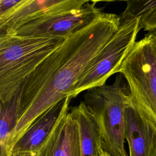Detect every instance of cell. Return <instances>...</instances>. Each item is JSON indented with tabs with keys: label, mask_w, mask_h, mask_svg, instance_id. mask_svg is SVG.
Instances as JSON below:
<instances>
[{
	"label": "cell",
	"mask_w": 156,
	"mask_h": 156,
	"mask_svg": "<svg viewBox=\"0 0 156 156\" xmlns=\"http://www.w3.org/2000/svg\"><path fill=\"white\" fill-rule=\"evenodd\" d=\"M151 156H156V144H155V148L151 154Z\"/></svg>",
	"instance_id": "obj_20"
},
{
	"label": "cell",
	"mask_w": 156,
	"mask_h": 156,
	"mask_svg": "<svg viewBox=\"0 0 156 156\" xmlns=\"http://www.w3.org/2000/svg\"><path fill=\"white\" fill-rule=\"evenodd\" d=\"M148 33L150 34H151V35H154V37H156V29H154L153 30H152V31H151V32H148Z\"/></svg>",
	"instance_id": "obj_19"
},
{
	"label": "cell",
	"mask_w": 156,
	"mask_h": 156,
	"mask_svg": "<svg viewBox=\"0 0 156 156\" xmlns=\"http://www.w3.org/2000/svg\"><path fill=\"white\" fill-rule=\"evenodd\" d=\"M97 2L89 1L81 7L43 16L24 24L12 34L66 39L90 24L102 13L96 7Z\"/></svg>",
	"instance_id": "obj_6"
},
{
	"label": "cell",
	"mask_w": 156,
	"mask_h": 156,
	"mask_svg": "<svg viewBox=\"0 0 156 156\" xmlns=\"http://www.w3.org/2000/svg\"><path fill=\"white\" fill-rule=\"evenodd\" d=\"M11 156H40L38 151L35 152H23L12 154Z\"/></svg>",
	"instance_id": "obj_17"
},
{
	"label": "cell",
	"mask_w": 156,
	"mask_h": 156,
	"mask_svg": "<svg viewBox=\"0 0 156 156\" xmlns=\"http://www.w3.org/2000/svg\"><path fill=\"white\" fill-rule=\"evenodd\" d=\"M20 0H0V16H2L16 5Z\"/></svg>",
	"instance_id": "obj_16"
},
{
	"label": "cell",
	"mask_w": 156,
	"mask_h": 156,
	"mask_svg": "<svg viewBox=\"0 0 156 156\" xmlns=\"http://www.w3.org/2000/svg\"><path fill=\"white\" fill-rule=\"evenodd\" d=\"M68 109H69V105L65 108L52 131L40 147L38 152L40 156L61 155L63 132V116L65 112Z\"/></svg>",
	"instance_id": "obj_13"
},
{
	"label": "cell",
	"mask_w": 156,
	"mask_h": 156,
	"mask_svg": "<svg viewBox=\"0 0 156 156\" xmlns=\"http://www.w3.org/2000/svg\"><path fill=\"white\" fill-rule=\"evenodd\" d=\"M140 29V18L121 20L118 30L96 56L91 67L77 82L69 96L75 98L83 91L102 86L111 75L118 73L120 65L136 42Z\"/></svg>",
	"instance_id": "obj_5"
},
{
	"label": "cell",
	"mask_w": 156,
	"mask_h": 156,
	"mask_svg": "<svg viewBox=\"0 0 156 156\" xmlns=\"http://www.w3.org/2000/svg\"><path fill=\"white\" fill-rule=\"evenodd\" d=\"M99 156H110L109 154H108L107 152H105V151H103V149H102L100 151V153H99Z\"/></svg>",
	"instance_id": "obj_18"
},
{
	"label": "cell",
	"mask_w": 156,
	"mask_h": 156,
	"mask_svg": "<svg viewBox=\"0 0 156 156\" xmlns=\"http://www.w3.org/2000/svg\"><path fill=\"white\" fill-rule=\"evenodd\" d=\"M65 40L63 38L0 35V100L17 94L26 78Z\"/></svg>",
	"instance_id": "obj_2"
},
{
	"label": "cell",
	"mask_w": 156,
	"mask_h": 156,
	"mask_svg": "<svg viewBox=\"0 0 156 156\" xmlns=\"http://www.w3.org/2000/svg\"><path fill=\"white\" fill-rule=\"evenodd\" d=\"M19 93L10 100L0 102V156H11L12 140L18 121Z\"/></svg>",
	"instance_id": "obj_11"
},
{
	"label": "cell",
	"mask_w": 156,
	"mask_h": 156,
	"mask_svg": "<svg viewBox=\"0 0 156 156\" xmlns=\"http://www.w3.org/2000/svg\"><path fill=\"white\" fill-rule=\"evenodd\" d=\"M156 8V0H132L127 1L125 10L120 16L121 20L140 18L144 20Z\"/></svg>",
	"instance_id": "obj_14"
},
{
	"label": "cell",
	"mask_w": 156,
	"mask_h": 156,
	"mask_svg": "<svg viewBox=\"0 0 156 156\" xmlns=\"http://www.w3.org/2000/svg\"><path fill=\"white\" fill-rule=\"evenodd\" d=\"M140 27L149 32L156 29V8L144 20L140 22Z\"/></svg>",
	"instance_id": "obj_15"
},
{
	"label": "cell",
	"mask_w": 156,
	"mask_h": 156,
	"mask_svg": "<svg viewBox=\"0 0 156 156\" xmlns=\"http://www.w3.org/2000/svg\"><path fill=\"white\" fill-rule=\"evenodd\" d=\"M118 73L126 80L139 112L156 126V37L147 33L136 41Z\"/></svg>",
	"instance_id": "obj_4"
},
{
	"label": "cell",
	"mask_w": 156,
	"mask_h": 156,
	"mask_svg": "<svg viewBox=\"0 0 156 156\" xmlns=\"http://www.w3.org/2000/svg\"><path fill=\"white\" fill-rule=\"evenodd\" d=\"M79 124L80 156H99L101 140L97 124L83 101L69 112Z\"/></svg>",
	"instance_id": "obj_10"
},
{
	"label": "cell",
	"mask_w": 156,
	"mask_h": 156,
	"mask_svg": "<svg viewBox=\"0 0 156 156\" xmlns=\"http://www.w3.org/2000/svg\"><path fill=\"white\" fill-rule=\"evenodd\" d=\"M72 98L66 96L43 113L15 144L12 154L38 151Z\"/></svg>",
	"instance_id": "obj_9"
},
{
	"label": "cell",
	"mask_w": 156,
	"mask_h": 156,
	"mask_svg": "<svg viewBox=\"0 0 156 156\" xmlns=\"http://www.w3.org/2000/svg\"><path fill=\"white\" fill-rule=\"evenodd\" d=\"M120 16L101 13L90 24L66 38L26 78L19 93L16 143L47 110L69 96L118 30Z\"/></svg>",
	"instance_id": "obj_1"
},
{
	"label": "cell",
	"mask_w": 156,
	"mask_h": 156,
	"mask_svg": "<svg viewBox=\"0 0 156 156\" xmlns=\"http://www.w3.org/2000/svg\"><path fill=\"white\" fill-rule=\"evenodd\" d=\"M122 76L119 73L113 84L94 87L83 96L97 124L102 149L110 156H129L124 146L125 108L130 94Z\"/></svg>",
	"instance_id": "obj_3"
},
{
	"label": "cell",
	"mask_w": 156,
	"mask_h": 156,
	"mask_svg": "<svg viewBox=\"0 0 156 156\" xmlns=\"http://www.w3.org/2000/svg\"><path fill=\"white\" fill-rule=\"evenodd\" d=\"M60 156H80V132L76 119L66 110L63 116V132Z\"/></svg>",
	"instance_id": "obj_12"
},
{
	"label": "cell",
	"mask_w": 156,
	"mask_h": 156,
	"mask_svg": "<svg viewBox=\"0 0 156 156\" xmlns=\"http://www.w3.org/2000/svg\"><path fill=\"white\" fill-rule=\"evenodd\" d=\"M87 0H20L0 16V35L12 34L24 24L43 16L79 8Z\"/></svg>",
	"instance_id": "obj_7"
},
{
	"label": "cell",
	"mask_w": 156,
	"mask_h": 156,
	"mask_svg": "<svg viewBox=\"0 0 156 156\" xmlns=\"http://www.w3.org/2000/svg\"><path fill=\"white\" fill-rule=\"evenodd\" d=\"M125 138L129 156H151L156 144V126L139 112L130 95L125 108Z\"/></svg>",
	"instance_id": "obj_8"
}]
</instances>
